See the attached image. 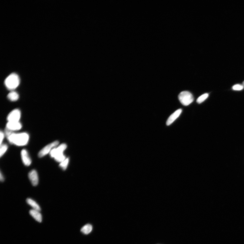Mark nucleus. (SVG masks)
Instances as JSON below:
<instances>
[{"label": "nucleus", "instance_id": "412c9836", "mask_svg": "<svg viewBox=\"0 0 244 244\" xmlns=\"http://www.w3.org/2000/svg\"><path fill=\"white\" fill-rule=\"evenodd\" d=\"M243 85H244V81L243 82Z\"/></svg>", "mask_w": 244, "mask_h": 244}, {"label": "nucleus", "instance_id": "4468645a", "mask_svg": "<svg viewBox=\"0 0 244 244\" xmlns=\"http://www.w3.org/2000/svg\"><path fill=\"white\" fill-rule=\"evenodd\" d=\"M92 230V226L90 224H87L82 227L81 231L85 234H88L91 232Z\"/></svg>", "mask_w": 244, "mask_h": 244}, {"label": "nucleus", "instance_id": "6e6552de", "mask_svg": "<svg viewBox=\"0 0 244 244\" xmlns=\"http://www.w3.org/2000/svg\"><path fill=\"white\" fill-rule=\"evenodd\" d=\"M21 155L22 162L26 166H30L32 163V160L27 150L25 149H23L21 151Z\"/></svg>", "mask_w": 244, "mask_h": 244}, {"label": "nucleus", "instance_id": "423d86ee", "mask_svg": "<svg viewBox=\"0 0 244 244\" xmlns=\"http://www.w3.org/2000/svg\"><path fill=\"white\" fill-rule=\"evenodd\" d=\"M21 117V112L18 109H15L10 112L7 117V120L9 122H19Z\"/></svg>", "mask_w": 244, "mask_h": 244}, {"label": "nucleus", "instance_id": "f3484780", "mask_svg": "<svg viewBox=\"0 0 244 244\" xmlns=\"http://www.w3.org/2000/svg\"><path fill=\"white\" fill-rule=\"evenodd\" d=\"M8 149V146L6 144H2L1 145L0 151V156L1 157L6 153Z\"/></svg>", "mask_w": 244, "mask_h": 244}, {"label": "nucleus", "instance_id": "aec40b11", "mask_svg": "<svg viewBox=\"0 0 244 244\" xmlns=\"http://www.w3.org/2000/svg\"><path fill=\"white\" fill-rule=\"evenodd\" d=\"M0 180H1L2 182H3L4 180V177L3 176L1 172V174H0Z\"/></svg>", "mask_w": 244, "mask_h": 244}, {"label": "nucleus", "instance_id": "6ab92c4d", "mask_svg": "<svg viewBox=\"0 0 244 244\" xmlns=\"http://www.w3.org/2000/svg\"><path fill=\"white\" fill-rule=\"evenodd\" d=\"M0 136H1V143H0V144H1V145L2 144V141L4 139L5 135L4 133L1 131V132H0Z\"/></svg>", "mask_w": 244, "mask_h": 244}, {"label": "nucleus", "instance_id": "0eeeda50", "mask_svg": "<svg viewBox=\"0 0 244 244\" xmlns=\"http://www.w3.org/2000/svg\"><path fill=\"white\" fill-rule=\"evenodd\" d=\"M28 177L33 186H36L38 185L39 179L37 171L35 170H31L29 173Z\"/></svg>", "mask_w": 244, "mask_h": 244}, {"label": "nucleus", "instance_id": "9b49d317", "mask_svg": "<svg viewBox=\"0 0 244 244\" xmlns=\"http://www.w3.org/2000/svg\"><path fill=\"white\" fill-rule=\"evenodd\" d=\"M29 213L30 215L37 222H42V216L39 211L33 209L30 211Z\"/></svg>", "mask_w": 244, "mask_h": 244}, {"label": "nucleus", "instance_id": "f8f14e48", "mask_svg": "<svg viewBox=\"0 0 244 244\" xmlns=\"http://www.w3.org/2000/svg\"><path fill=\"white\" fill-rule=\"evenodd\" d=\"M19 95L17 92L13 91L8 94L7 98L10 101L14 102L18 100L19 99Z\"/></svg>", "mask_w": 244, "mask_h": 244}, {"label": "nucleus", "instance_id": "ddd939ff", "mask_svg": "<svg viewBox=\"0 0 244 244\" xmlns=\"http://www.w3.org/2000/svg\"><path fill=\"white\" fill-rule=\"evenodd\" d=\"M26 202L30 206L32 207L33 209L40 211L41 208L40 206L34 200L31 199H28L26 200Z\"/></svg>", "mask_w": 244, "mask_h": 244}, {"label": "nucleus", "instance_id": "f257e3e1", "mask_svg": "<svg viewBox=\"0 0 244 244\" xmlns=\"http://www.w3.org/2000/svg\"><path fill=\"white\" fill-rule=\"evenodd\" d=\"M7 138L9 142L18 146H23L27 144L29 136L27 133H16L13 132Z\"/></svg>", "mask_w": 244, "mask_h": 244}, {"label": "nucleus", "instance_id": "2eb2a0df", "mask_svg": "<svg viewBox=\"0 0 244 244\" xmlns=\"http://www.w3.org/2000/svg\"><path fill=\"white\" fill-rule=\"evenodd\" d=\"M69 161V158H66L64 161H62V162L59 164V167H60L62 170H65L67 169V167Z\"/></svg>", "mask_w": 244, "mask_h": 244}, {"label": "nucleus", "instance_id": "20e7f679", "mask_svg": "<svg viewBox=\"0 0 244 244\" xmlns=\"http://www.w3.org/2000/svg\"><path fill=\"white\" fill-rule=\"evenodd\" d=\"M179 98L181 104L184 106H187L194 101L192 94L187 91L181 92L179 95Z\"/></svg>", "mask_w": 244, "mask_h": 244}, {"label": "nucleus", "instance_id": "a211bd4d", "mask_svg": "<svg viewBox=\"0 0 244 244\" xmlns=\"http://www.w3.org/2000/svg\"><path fill=\"white\" fill-rule=\"evenodd\" d=\"M244 88L243 85H236L232 87L233 89L234 90L240 91L242 90Z\"/></svg>", "mask_w": 244, "mask_h": 244}, {"label": "nucleus", "instance_id": "39448f33", "mask_svg": "<svg viewBox=\"0 0 244 244\" xmlns=\"http://www.w3.org/2000/svg\"><path fill=\"white\" fill-rule=\"evenodd\" d=\"M59 144V142L58 141H55L48 144L39 151L38 154V157L42 158L50 153L52 150L57 146Z\"/></svg>", "mask_w": 244, "mask_h": 244}, {"label": "nucleus", "instance_id": "9d476101", "mask_svg": "<svg viewBox=\"0 0 244 244\" xmlns=\"http://www.w3.org/2000/svg\"><path fill=\"white\" fill-rule=\"evenodd\" d=\"M182 110L181 109H178L171 115L168 118L166 124L167 126H169V125L172 124L177 118L179 117L181 112H182Z\"/></svg>", "mask_w": 244, "mask_h": 244}, {"label": "nucleus", "instance_id": "f03ea898", "mask_svg": "<svg viewBox=\"0 0 244 244\" xmlns=\"http://www.w3.org/2000/svg\"><path fill=\"white\" fill-rule=\"evenodd\" d=\"M67 148L66 144H62L57 147L54 148L50 153L51 157L54 158L57 162L61 163L66 159L63 153Z\"/></svg>", "mask_w": 244, "mask_h": 244}, {"label": "nucleus", "instance_id": "dca6fc26", "mask_svg": "<svg viewBox=\"0 0 244 244\" xmlns=\"http://www.w3.org/2000/svg\"><path fill=\"white\" fill-rule=\"evenodd\" d=\"M209 96V94L207 93L204 94L202 95H201L197 100V102L198 104H201L203 103L204 100L207 99Z\"/></svg>", "mask_w": 244, "mask_h": 244}, {"label": "nucleus", "instance_id": "1a4fd4ad", "mask_svg": "<svg viewBox=\"0 0 244 244\" xmlns=\"http://www.w3.org/2000/svg\"><path fill=\"white\" fill-rule=\"evenodd\" d=\"M6 128L12 132L21 130L22 127V124L20 122H9L6 124Z\"/></svg>", "mask_w": 244, "mask_h": 244}, {"label": "nucleus", "instance_id": "7ed1b4c3", "mask_svg": "<svg viewBox=\"0 0 244 244\" xmlns=\"http://www.w3.org/2000/svg\"><path fill=\"white\" fill-rule=\"evenodd\" d=\"M20 83V79L18 75L15 73H13L9 75L6 78L4 82L6 88L8 90L12 91L19 86Z\"/></svg>", "mask_w": 244, "mask_h": 244}]
</instances>
